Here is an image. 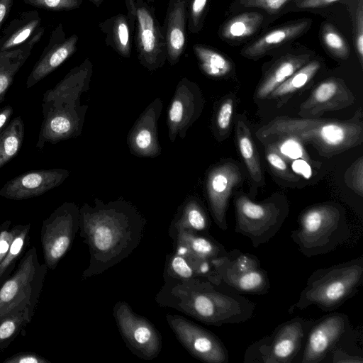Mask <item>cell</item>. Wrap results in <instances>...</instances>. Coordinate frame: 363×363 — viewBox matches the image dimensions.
Listing matches in <instances>:
<instances>
[{"mask_svg":"<svg viewBox=\"0 0 363 363\" xmlns=\"http://www.w3.org/2000/svg\"><path fill=\"white\" fill-rule=\"evenodd\" d=\"M30 223L16 225V232L9 252L0 263V285L13 272L17 263L27 250L30 242Z\"/></svg>","mask_w":363,"mask_h":363,"instance_id":"cell-30","label":"cell"},{"mask_svg":"<svg viewBox=\"0 0 363 363\" xmlns=\"http://www.w3.org/2000/svg\"><path fill=\"white\" fill-rule=\"evenodd\" d=\"M48 269L40 262L34 246L27 249L13 272L0 285V319L25 310L35 313Z\"/></svg>","mask_w":363,"mask_h":363,"instance_id":"cell-6","label":"cell"},{"mask_svg":"<svg viewBox=\"0 0 363 363\" xmlns=\"http://www.w3.org/2000/svg\"><path fill=\"white\" fill-rule=\"evenodd\" d=\"M169 38L171 47V56L172 59H174L180 53L184 45V33L179 27H174L171 30Z\"/></svg>","mask_w":363,"mask_h":363,"instance_id":"cell-44","label":"cell"},{"mask_svg":"<svg viewBox=\"0 0 363 363\" xmlns=\"http://www.w3.org/2000/svg\"><path fill=\"white\" fill-rule=\"evenodd\" d=\"M263 16L258 13H241L230 19L224 26L222 35L228 40H238L253 35L261 26Z\"/></svg>","mask_w":363,"mask_h":363,"instance_id":"cell-32","label":"cell"},{"mask_svg":"<svg viewBox=\"0 0 363 363\" xmlns=\"http://www.w3.org/2000/svg\"><path fill=\"white\" fill-rule=\"evenodd\" d=\"M322 39L328 50L335 57L346 59L350 54L347 44L342 36L330 23L322 29Z\"/></svg>","mask_w":363,"mask_h":363,"instance_id":"cell-36","label":"cell"},{"mask_svg":"<svg viewBox=\"0 0 363 363\" xmlns=\"http://www.w3.org/2000/svg\"><path fill=\"white\" fill-rule=\"evenodd\" d=\"M196 52L202 70L212 77H221L228 74L232 65L230 62L221 54L212 50L197 48Z\"/></svg>","mask_w":363,"mask_h":363,"instance_id":"cell-35","label":"cell"},{"mask_svg":"<svg viewBox=\"0 0 363 363\" xmlns=\"http://www.w3.org/2000/svg\"><path fill=\"white\" fill-rule=\"evenodd\" d=\"M346 184L357 194L363 195V157H360L347 170L345 174Z\"/></svg>","mask_w":363,"mask_h":363,"instance_id":"cell-39","label":"cell"},{"mask_svg":"<svg viewBox=\"0 0 363 363\" xmlns=\"http://www.w3.org/2000/svg\"><path fill=\"white\" fill-rule=\"evenodd\" d=\"M25 127L20 116L13 118L0 133V168L19 152L23 142Z\"/></svg>","mask_w":363,"mask_h":363,"instance_id":"cell-31","label":"cell"},{"mask_svg":"<svg viewBox=\"0 0 363 363\" xmlns=\"http://www.w3.org/2000/svg\"><path fill=\"white\" fill-rule=\"evenodd\" d=\"M298 225L291 238L306 257L335 250L350 235L345 210L334 203L308 206L299 215Z\"/></svg>","mask_w":363,"mask_h":363,"instance_id":"cell-5","label":"cell"},{"mask_svg":"<svg viewBox=\"0 0 363 363\" xmlns=\"http://www.w3.org/2000/svg\"><path fill=\"white\" fill-rule=\"evenodd\" d=\"M235 231L247 237L254 247L267 243L279 231L289 214L287 201L274 196L255 202L242 192L235 196Z\"/></svg>","mask_w":363,"mask_h":363,"instance_id":"cell-7","label":"cell"},{"mask_svg":"<svg viewBox=\"0 0 363 363\" xmlns=\"http://www.w3.org/2000/svg\"><path fill=\"white\" fill-rule=\"evenodd\" d=\"M79 229V207L66 201L43 220L40 242L45 264L55 269L69 250Z\"/></svg>","mask_w":363,"mask_h":363,"instance_id":"cell-11","label":"cell"},{"mask_svg":"<svg viewBox=\"0 0 363 363\" xmlns=\"http://www.w3.org/2000/svg\"><path fill=\"white\" fill-rule=\"evenodd\" d=\"M211 220L200 201L195 196L185 199L178 207L168 229V235L172 238L182 230H190L201 233H208Z\"/></svg>","mask_w":363,"mask_h":363,"instance_id":"cell-23","label":"cell"},{"mask_svg":"<svg viewBox=\"0 0 363 363\" xmlns=\"http://www.w3.org/2000/svg\"><path fill=\"white\" fill-rule=\"evenodd\" d=\"M289 0H242L245 6L258 7L269 13L278 12Z\"/></svg>","mask_w":363,"mask_h":363,"instance_id":"cell-43","label":"cell"},{"mask_svg":"<svg viewBox=\"0 0 363 363\" xmlns=\"http://www.w3.org/2000/svg\"><path fill=\"white\" fill-rule=\"evenodd\" d=\"M118 35L121 44L125 46L128 42V30L125 23H121L118 25Z\"/></svg>","mask_w":363,"mask_h":363,"instance_id":"cell-52","label":"cell"},{"mask_svg":"<svg viewBox=\"0 0 363 363\" xmlns=\"http://www.w3.org/2000/svg\"><path fill=\"white\" fill-rule=\"evenodd\" d=\"M321 118H293L289 117H277L266 125L260 128L256 133L260 141L269 139H278L294 137L296 138L305 130L317 125Z\"/></svg>","mask_w":363,"mask_h":363,"instance_id":"cell-28","label":"cell"},{"mask_svg":"<svg viewBox=\"0 0 363 363\" xmlns=\"http://www.w3.org/2000/svg\"><path fill=\"white\" fill-rule=\"evenodd\" d=\"M65 169L33 170L8 181L0 189V196L11 200H23L40 196L63 183L69 177Z\"/></svg>","mask_w":363,"mask_h":363,"instance_id":"cell-17","label":"cell"},{"mask_svg":"<svg viewBox=\"0 0 363 363\" xmlns=\"http://www.w3.org/2000/svg\"><path fill=\"white\" fill-rule=\"evenodd\" d=\"M34 313L25 310L8 314L0 319V351L7 348L31 321Z\"/></svg>","mask_w":363,"mask_h":363,"instance_id":"cell-34","label":"cell"},{"mask_svg":"<svg viewBox=\"0 0 363 363\" xmlns=\"http://www.w3.org/2000/svg\"><path fill=\"white\" fill-rule=\"evenodd\" d=\"M234 103L227 98L220 104L214 121L215 133L218 136L227 133L230 129L233 113Z\"/></svg>","mask_w":363,"mask_h":363,"instance_id":"cell-38","label":"cell"},{"mask_svg":"<svg viewBox=\"0 0 363 363\" xmlns=\"http://www.w3.org/2000/svg\"><path fill=\"white\" fill-rule=\"evenodd\" d=\"M31 6L48 11H61L73 9L78 5V0H23Z\"/></svg>","mask_w":363,"mask_h":363,"instance_id":"cell-40","label":"cell"},{"mask_svg":"<svg viewBox=\"0 0 363 363\" xmlns=\"http://www.w3.org/2000/svg\"><path fill=\"white\" fill-rule=\"evenodd\" d=\"M242 175L232 162H219L211 167L206 177V192L211 216L222 230L228 228L227 211L233 189L240 184Z\"/></svg>","mask_w":363,"mask_h":363,"instance_id":"cell-15","label":"cell"},{"mask_svg":"<svg viewBox=\"0 0 363 363\" xmlns=\"http://www.w3.org/2000/svg\"><path fill=\"white\" fill-rule=\"evenodd\" d=\"M41 21L36 10L19 13L1 33L0 52L25 43L41 27Z\"/></svg>","mask_w":363,"mask_h":363,"instance_id":"cell-24","label":"cell"},{"mask_svg":"<svg viewBox=\"0 0 363 363\" xmlns=\"http://www.w3.org/2000/svg\"><path fill=\"white\" fill-rule=\"evenodd\" d=\"M155 297L162 307L179 311L206 325L221 326L250 320L256 303L223 283L203 278L178 281L164 278Z\"/></svg>","mask_w":363,"mask_h":363,"instance_id":"cell-2","label":"cell"},{"mask_svg":"<svg viewBox=\"0 0 363 363\" xmlns=\"http://www.w3.org/2000/svg\"><path fill=\"white\" fill-rule=\"evenodd\" d=\"M211 262L221 282L229 288L254 295L269 292L267 272L262 267L256 255L233 249L223 256L212 259Z\"/></svg>","mask_w":363,"mask_h":363,"instance_id":"cell-9","label":"cell"},{"mask_svg":"<svg viewBox=\"0 0 363 363\" xmlns=\"http://www.w3.org/2000/svg\"><path fill=\"white\" fill-rule=\"evenodd\" d=\"M44 33L45 28L41 26L23 45L0 52V103L4 101L16 74L28 60Z\"/></svg>","mask_w":363,"mask_h":363,"instance_id":"cell-22","label":"cell"},{"mask_svg":"<svg viewBox=\"0 0 363 363\" xmlns=\"http://www.w3.org/2000/svg\"><path fill=\"white\" fill-rule=\"evenodd\" d=\"M339 0H300L297 4L300 8H319L326 6Z\"/></svg>","mask_w":363,"mask_h":363,"instance_id":"cell-49","label":"cell"},{"mask_svg":"<svg viewBox=\"0 0 363 363\" xmlns=\"http://www.w3.org/2000/svg\"><path fill=\"white\" fill-rule=\"evenodd\" d=\"M50 362L33 352L16 353L3 361V363H50Z\"/></svg>","mask_w":363,"mask_h":363,"instance_id":"cell-42","label":"cell"},{"mask_svg":"<svg viewBox=\"0 0 363 363\" xmlns=\"http://www.w3.org/2000/svg\"><path fill=\"white\" fill-rule=\"evenodd\" d=\"M13 113V109L11 105H6L0 108V133L5 128Z\"/></svg>","mask_w":363,"mask_h":363,"instance_id":"cell-51","label":"cell"},{"mask_svg":"<svg viewBox=\"0 0 363 363\" xmlns=\"http://www.w3.org/2000/svg\"><path fill=\"white\" fill-rule=\"evenodd\" d=\"M320 67V64L317 60L306 63L277 87L268 97L282 98L297 91L313 77Z\"/></svg>","mask_w":363,"mask_h":363,"instance_id":"cell-33","label":"cell"},{"mask_svg":"<svg viewBox=\"0 0 363 363\" xmlns=\"http://www.w3.org/2000/svg\"><path fill=\"white\" fill-rule=\"evenodd\" d=\"M329 357H331L330 362L335 363L363 362V359L362 356L350 354L345 351L340 349V347H337L335 350H334Z\"/></svg>","mask_w":363,"mask_h":363,"instance_id":"cell-46","label":"cell"},{"mask_svg":"<svg viewBox=\"0 0 363 363\" xmlns=\"http://www.w3.org/2000/svg\"><path fill=\"white\" fill-rule=\"evenodd\" d=\"M16 232V225L12 226L10 220L0 224V263L8 255Z\"/></svg>","mask_w":363,"mask_h":363,"instance_id":"cell-41","label":"cell"},{"mask_svg":"<svg viewBox=\"0 0 363 363\" xmlns=\"http://www.w3.org/2000/svg\"><path fill=\"white\" fill-rule=\"evenodd\" d=\"M315 320L295 317L279 325L269 335L245 350V363H297Z\"/></svg>","mask_w":363,"mask_h":363,"instance_id":"cell-8","label":"cell"},{"mask_svg":"<svg viewBox=\"0 0 363 363\" xmlns=\"http://www.w3.org/2000/svg\"><path fill=\"white\" fill-rule=\"evenodd\" d=\"M89 79L90 70L82 65L72 69L44 93L41 104L43 119L36 143L38 148L81 135L88 106L81 104L80 99L89 89Z\"/></svg>","mask_w":363,"mask_h":363,"instance_id":"cell-3","label":"cell"},{"mask_svg":"<svg viewBox=\"0 0 363 363\" xmlns=\"http://www.w3.org/2000/svg\"><path fill=\"white\" fill-rule=\"evenodd\" d=\"M146 223L140 211L122 198L84 203L79 208V233L90 258L82 279L101 274L127 258L140 245Z\"/></svg>","mask_w":363,"mask_h":363,"instance_id":"cell-1","label":"cell"},{"mask_svg":"<svg viewBox=\"0 0 363 363\" xmlns=\"http://www.w3.org/2000/svg\"><path fill=\"white\" fill-rule=\"evenodd\" d=\"M362 111L346 121L323 119L296 138L313 146L321 157H331L358 146L363 141Z\"/></svg>","mask_w":363,"mask_h":363,"instance_id":"cell-10","label":"cell"},{"mask_svg":"<svg viewBox=\"0 0 363 363\" xmlns=\"http://www.w3.org/2000/svg\"><path fill=\"white\" fill-rule=\"evenodd\" d=\"M140 38L143 50L146 52H152L155 45V30L146 29L141 30Z\"/></svg>","mask_w":363,"mask_h":363,"instance_id":"cell-47","label":"cell"},{"mask_svg":"<svg viewBox=\"0 0 363 363\" xmlns=\"http://www.w3.org/2000/svg\"><path fill=\"white\" fill-rule=\"evenodd\" d=\"M13 1L14 0H0V29L11 12Z\"/></svg>","mask_w":363,"mask_h":363,"instance_id":"cell-50","label":"cell"},{"mask_svg":"<svg viewBox=\"0 0 363 363\" xmlns=\"http://www.w3.org/2000/svg\"><path fill=\"white\" fill-rule=\"evenodd\" d=\"M113 315L121 337L133 354L147 361L158 357L162 337L152 322L136 313L124 301L115 303Z\"/></svg>","mask_w":363,"mask_h":363,"instance_id":"cell-12","label":"cell"},{"mask_svg":"<svg viewBox=\"0 0 363 363\" xmlns=\"http://www.w3.org/2000/svg\"><path fill=\"white\" fill-rule=\"evenodd\" d=\"M352 335L353 330L348 316L345 313L332 312L315 320L308 330L297 362H324Z\"/></svg>","mask_w":363,"mask_h":363,"instance_id":"cell-13","label":"cell"},{"mask_svg":"<svg viewBox=\"0 0 363 363\" xmlns=\"http://www.w3.org/2000/svg\"><path fill=\"white\" fill-rule=\"evenodd\" d=\"M235 139L239 152L252 181L258 186L264 185V177L258 151L250 129L242 120L236 121Z\"/></svg>","mask_w":363,"mask_h":363,"instance_id":"cell-26","label":"cell"},{"mask_svg":"<svg viewBox=\"0 0 363 363\" xmlns=\"http://www.w3.org/2000/svg\"><path fill=\"white\" fill-rule=\"evenodd\" d=\"M166 320L177 340L192 357L205 363H228V350L214 333L177 314H167Z\"/></svg>","mask_w":363,"mask_h":363,"instance_id":"cell-14","label":"cell"},{"mask_svg":"<svg viewBox=\"0 0 363 363\" xmlns=\"http://www.w3.org/2000/svg\"><path fill=\"white\" fill-rule=\"evenodd\" d=\"M354 101L353 93L341 79L330 78L311 91L308 99L301 104L298 114L303 118H315L325 112L348 107Z\"/></svg>","mask_w":363,"mask_h":363,"instance_id":"cell-19","label":"cell"},{"mask_svg":"<svg viewBox=\"0 0 363 363\" xmlns=\"http://www.w3.org/2000/svg\"><path fill=\"white\" fill-rule=\"evenodd\" d=\"M138 18L141 30L146 29L154 30V21L146 10L139 9L138 11Z\"/></svg>","mask_w":363,"mask_h":363,"instance_id":"cell-48","label":"cell"},{"mask_svg":"<svg viewBox=\"0 0 363 363\" xmlns=\"http://www.w3.org/2000/svg\"><path fill=\"white\" fill-rule=\"evenodd\" d=\"M163 103L154 99L143 111L130 130L127 144L130 152L141 157H156L161 153L158 138V120Z\"/></svg>","mask_w":363,"mask_h":363,"instance_id":"cell-18","label":"cell"},{"mask_svg":"<svg viewBox=\"0 0 363 363\" xmlns=\"http://www.w3.org/2000/svg\"><path fill=\"white\" fill-rule=\"evenodd\" d=\"M308 55H286L281 58L268 71L256 92L258 99L269 94L295 72L306 64Z\"/></svg>","mask_w":363,"mask_h":363,"instance_id":"cell-27","label":"cell"},{"mask_svg":"<svg viewBox=\"0 0 363 363\" xmlns=\"http://www.w3.org/2000/svg\"><path fill=\"white\" fill-rule=\"evenodd\" d=\"M355 47L361 63L363 60V13L362 8L358 9L355 31Z\"/></svg>","mask_w":363,"mask_h":363,"instance_id":"cell-45","label":"cell"},{"mask_svg":"<svg viewBox=\"0 0 363 363\" xmlns=\"http://www.w3.org/2000/svg\"><path fill=\"white\" fill-rule=\"evenodd\" d=\"M265 157L268 164L278 177L290 182L298 180L296 174L290 170L283 157L273 144L269 145L266 149Z\"/></svg>","mask_w":363,"mask_h":363,"instance_id":"cell-37","label":"cell"},{"mask_svg":"<svg viewBox=\"0 0 363 363\" xmlns=\"http://www.w3.org/2000/svg\"><path fill=\"white\" fill-rule=\"evenodd\" d=\"M174 251L196 264L225 255L224 246L208 233L182 230L172 238Z\"/></svg>","mask_w":363,"mask_h":363,"instance_id":"cell-21","label":"cell"},{"mask_svg":"<svg viewBox=\"0 0 363 363\" xmlns=\"http://www.w3.org/2000/svg\"><path fill=\"white\" fill-rule=\"evenodd\" d=\"M308 24V20H303L274 29L243 50L242 55L248 57L262 55L268 50L300 35Z\"/></svg>","mask_w":363,"mask_h":363,"instance_id":"cell-25","label":"cell"},{"mask_svg":"<svg viewBox=\"0 0 363 363\" xmlns=\"http://www.w3.org/2000/svg\"><path fill=\"white\" fill-rule=\"evenodd\" d=\"M77 40L76 35L67 39L65 38L62 24L55 28L48 45L27 78L26 87L31 88L35 85L70 57L75 50Z\"/></svg>","mask_w":363,"mask_h":363,"instance_id":"cell-20","label":"cell"},{"mask_svg":"<svg viewBox=\"0 0 363 363\" xmlns=\"http://www.w3.org/2000/svg\"><path fill=\"white\" fill-rule=\"evenodd\" d=\"M363 282V257L315 270L308 278L294 308L315 306L333 311L354 296Z\"/></svg>","mask_w":363,"mask_h":363,"instance_id":"cell-4","label":"cell"},{"mask_svg":"<svg viewBox=\"0 0 363 363\" xmlns=\"http://www.w3.org/2000/svg\"><path fill=\"white\" fill-rule=\"evenodd\" d=\"M206 267V261L199 265L174 251L167 255L163 277L178 281L203 278Z\"/></svg>","mask_w":363,"mask_h":363,"instance_id":"cell-29","label":"cell"},{"mask_svg":"<svg viewBox=\"0 0 363 363\" xmlns=\"http://www.w3.org/2000/svg\"><path fill=\"white\" fill-rule=\"evenodd\" d=\"M204 101L198 86L183 79L175 89L167 118L168 136L174 142L177 136L184 139L186 132L199 117Z\"/></svg>","mask_w":363,"mask_h":363,"instance_id":"cell-16","label":"cell"},{"mask_svg":"<svg viewBox=\"0 0 363 363\" xmlns=\"http://www.w3.org/2000/svg\"><path fill=\"white\" fill-rule=\"evenodd\" d=\"M207 0H194L192 11L194 16H199L204 9Z\"/></svg>","mask_w":363,"mask_h":363,"instance_id":"cell-53","label":"cell"}]
</instances>
